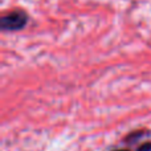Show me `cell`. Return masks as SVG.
<instances>
[{
  "mask_svg": "<svg viewBox=\"0 0 151 151\" xmlns=\"http://www.w3.org/2000/svg\"><path fill=\"white\" fill-rule=\"evenodd\" d=\"M28 23V15L21 9H16L0 19V29L1 31H20Z\"/></svg>",
  "mask_w": 151,
  "mask_h": 151,
  "instance_id": "obj_1",
  "label": "cell"
},
{
  "mask_svg": "<svg viewBox=\"0 0 151 151\" xmlns=\"http://www.w3.org/2000/svg\"><path fill=\"white\" fill-rule=\"evenodd\" d=\"M115 151H130V150H126V149H121V150H115Z\"/></svg>",
  "mask_w": 151,
  "mask_h": 151,
  "instance_id": "obj_4",
  "label": "cell"
},
{
  "mask_svg": "<svg viewBox=\"0 0 151 151\" xmlns=\"http://www.w3.org/2000/svg\"><path fill=\"white\" fill-rule=\"evenodd\" d=\"M137 151H151V142H146V143H142L141 146H138Z\"/></svg>",
  "mask_w": 151,
  "mask_h": 151,
  "instance_id": "obj_3",
  "label": "cell"
},
{
  "mask_svg": "<svg viewBox=\"0 0 151 151\" xmlns=\"http://www.w3.org/2000/svg\"><path fill=\"white\" fill-rule=\"evenodd\" d=\"M145 135V133L143 131H133V133L130 134V135H127L125 138V141L126 142H129V143H134V142L137 141V139H139V138H142V137Z\"/></svg>",
  "mask_w": 151,
  "mask_h": 151,
  "instance_id": "obj_2",
  "label": "cell"
}]
</instances>
